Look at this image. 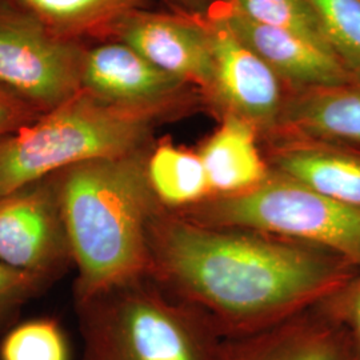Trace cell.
I'll list each match as a JSON object with an SVG mask.
<instances>
[{
  "mask_svg": "<svg viewBox=\"0 0 360 360\" xmlns=\"http://www.w3.org/2000/svg\"><path fill=\"white\" fill-rule=\"evenodd\" d=\"M101 37L127 44L158 68L198 89L202 96L211 87L214 60L202 15L135 8L116 19Z\"/></svg>",
  "mask_w": 360,
  "mask_h": 360,
  "instance_id": "30bf717a",
  "label": "cell"
},
{
  "mask_svg": "<svg viewBox=\"0 0 360 360\" xmlns=\"http://www.w3.org/2000/svg\"><path fill=\"white\" fill-rule=\"evenodd\" d=\"M87 46L56 34L37 16L0 0V89L39 114L82 92Z\"/></svg>",
  "mask_w": 360,
  "mask_h": 360,
  "instance_id": "8992f818",
  "label": "cell"
},
{
  "mask_svg": "<svg viewBox=\"0 0 360 360\" xmlns=\"http://www.w3.org/2000/svg\"><path fill=\"white\" fill-rule=\"evenodd\" d=\"M276 132L360 147V75L335 86L290 91Z\"/></svg>",
  "mask_w": 360,
  "mask_h": 360,
  "instance_id": "5bb4252c",
  "label": "cell"
},
{
  "mask_svg": "<svg viewBox=\"0 0 360 360\" xmlns=\"http://www.w3.org/2000/svg\"><path fill=\"white\" fill-rule=\"evenodd\" d=\"M316 307L343 328L355 360H360V270Z\"/></svg>",
  "mask_w": 360,
  "mask_h": 360,
  "instance_id": "7402d4cb",
  "label": "cell"
},
{
  "mask_svg": "<svg viewBox=\"0 0 360 360\" xmlns=\"http://www.w3.org/2000/svg\"><path fill=\"white\" fill-rule=\"evenodd\" d=\"M245 18L294 34L335 55L309 0H223ZM336 56V55H335Z\"/></svg>",
  "mask_w": 360,
  "mask_h": 360,
  "instance_id": "ac0fdd59",
  "label": "cell"
},
{
  "mask_svg": "<svg viewBox=\"0 0 360 360\" xmlns=\"http://www.w3.org/2000/svg\"><path fill=\"white\" fill-rule=\"evenodd\" d=\"M150 147L59 171L75 303L148 276V230L162 208L146 174Z\"/></svg>",
  "mask_w": 360,
  "mask_h": 360,
  "instance_id": "7a4b0ae2",
  "label": "cell"
},
{
  "mask_svg": "<svg viewBox=\"0 0 360 360\" xmlns=\"http://www.w3.org/2000/svg\"><path fill=\"white\" fill-rule=\"evenodd\" d=\"M79 360H217L223 338L148 276L75 303Z\"/></svg>",
  "mask_w": 360,
  "mask_h": 360,
  "instance_id": "3957f363",
  "label": "cell"
},
{
  "mask_svg": "<svg viewBox=\"0 0 360 360\" xmlns=\"http://www.w3.org/2000/svg\"><path fill=\"white\" fill-rule=\"evenodd\" d=\"M82 92L119 110L150 116L159 123L205 107L200 91L114 39L86 49Z\"/></svg>",
  "mask_w": 360,
  "mask_h": 360,
  "instance_id": "52a82bcc",
  "label": "cell"
},
{
  "mask_svg": "<svg viewBox=\"0 0 360 360\" xmlns=\"http://www.w3.org/2000/svg\"><path fill=\"white\" fill-rule=\"evenodd\" d=\"M211 7L232 32L282 79L290 91L335 86L352 77L335 55L304 39L254 22L232 10L223 0Z\"/></svg>",
  "mask_w": 360,
  "mask_h": 360,
  "instance_id": "7c38bea8",
  "label": "cell"
},
{
  "mask_svg": "<svg viewBox=\"0 0 360 360\" xmlns=\"http://www.w3.org/2000/svg\"><path fill=\"white\" fill-rule=\"evenodd\" d=\"M146 174L156 200L169 211L186 210L211 196L206 169L198 151L167 139L151 144Z\"/></svg>",
  "mask_w": 360,
  "mask_h": 360,
  "instance_id": "2e32d148",
  "label": "cell"
},
{
  "mask_svg": "<svg viewBox=\"0 0 360 360\" xmlns=\"http://www.w3.org/2000/svg\"><path fill=\"white\" fill-rule=\"evenodd\" d=\"M148 278L220 338L259 333L312 309L360 270L328 250L266 232L208 226L160 208Z\"/></svg>",
  "mask_w": 360,
  "mask_h": 360,
  "instance_id": "6da1fadb",
  "label": "cell"
},
{
  "mask_svg": "<svg viewBox=\"0 0 360 360\" xmlns=\"http://www.w3.org/2000/svg\"><path fill=\"white\" fill-rule=\"evenodd\" d=\"M172 3H175L176 6L183 7L186 10L184 13H190V15H199L198 11L202 10L207 4L208 0H169Z\"/></svg>",
  "mask_w": 360,
  "mask_h": 360,
  "instance_id": "cb8c5ba5",
  "label": "cell"
},
{
  "mask_svg": "<svg viewBox=\"0 0 360 360\" xmlns=\"http://www.w3.org/2000/svg\"><path fill=\"white\" fill-rule=\"evenodd\" d=\"M193 221L266 232L328 250L360 269V211L270 169L245 193L210 196L174 211Z\"/></svg>",
  "mask_w": 360,
  "mask_h": 360,
  "instance_id": "5b68a950",
  "label": "cell"
},
{
  "mask_svg": "<svg viewBox=\"0 0 360 360\" xmlns=\"http://www.w3.org/2000/svg\"><path fill=\"white\" fill-rule=\"evenodd\" d=\"M51 283L44 276L15 269L0 260V331L6 333L13 327L27 303Z\"/></svg>",
  "mask_w": 360,
  "mask_h": 360,
  "instance_id": "44dd1931",
  "label": "cell"
},
{
  "mask_svg": "<svg viewBox=\"0 0 360 360\" xmlns=\"http://www.w3.org/2000/svg\"><path fill=\"white\" fill-rule=\"evenodd\" d=\"M340 63L360 75V0H309Z\"/></svg>",
  "mask_w": 360,
  "mask_h": 360,
  "instance_id": "ffe728a7",
  "label": "cell"
},
{
  "mask_svg": "<svg viewBox=\"0 0 360 360\" xmlns=\"http://www.w3.org/2000/svg\"><path fill=\"white\" fill-rule=\"evenodd\" d=\"M59 35L82 39L102 35L122 15L139 8L143 0H13Z\"/></svg>",
  "mask_w": 360,
  "mask_h": 360,
  "instance_id": "e0dca14e",
  "label": "cell"
},
{
  "mask_svg": "<svg viewBox=\"0 0 360 360\" xmlns=\"http://www.w3.org/2000/svg\"><path fill=\"white\" fill-rule=\"evenodd\" d=\"M198 154L206 169L211 196L245 193L270 175L259 132L235 116H223Z\"/></svg>",
  "mask_w": 360,
  "mask_h": 360,
  "instance_id": "9a60e30c",
  "label": "cell"
},
{
  "mask_svg": "<svg viewBox=\"0 0 360 360\" xmlns=\"http://www.w3.org/2000/svg\"><path fill=\"white\" fill-rule=\"evenodd\" d=\"M158 124L80 92L0 138V195L87 160L141 151Z\"/></svg>",
  "mask_w": 360,
  "mask_h": 360,
  "instance_id": "277c9868",
  "label": "cell"
},
{
  "mask_svg": "<svg viewBox=\"0 0 360 360\" xmlns=\"http://www.w3.org/2000/svg\"><path fill=\"white\" fill-rule=\"evenodd\" d=\"M39 115L38 111L0 89V138L26 126Z\"/></svg>",
  "mask_w": 360,
  "mask_h": 360,
  "instance_id": "603a6c76",
  "label": "cell"
},
{
  "mask_svg": "<svg viewBox=\"0 0 360 360\" xmlns=\"http://www.w3.org/2000/svg\"><path fill=\"white\" fill-rule=\"evenodd\" d=\"M214 60V77L203 96L218 119L235 116L259 132L260 141L281 124L290 90L255 52L238 38L212 7L202 15Z\"/></svg>",
  "mask_w": 360,
  "mask_h": 360,
  "instance_id": "ba28073f",
  "label": "cell"
},
{
  "mask_svg": "<svg viewBox=\"0 0 360 360\" xmlns=\"http://www.w3.org/2000/svg\"><path fill=\"white\" fill-rule=\"evenodd\" d=\"M0 260L51 282L74 266L60 172L0 195Z\"/></svg>",
  "mask_w": 360,
  "mask_h": 360,
  "instance_id": "9c48e42d",
  "label": "cell"
},
{
  "mask_svg": "<svg viewBox=\"0 0 360 360\" xmlns=\"http://www.w3.org/2000/svg\"><path fill=\"white\" fill-rule=\"evenodd\" d=\"M260 143L270 169L360 211V147L285 132Z\"/></svg>",
  "mask_w": 360,
  "mask_h": 360,
  "instance_id": "8fae6325",
  "label": "cell"
},
{
  "mask_svg": "<svg viewBox=\"0 0 360 360\" xmlns=\"http://www.w3.org/2000/svg\"><path fill=\"white\" fill-rule=\"evenodd\" d=\"M217 360H355L347 335L316 306L259 333L224 338Z\"/></svg>",
  "mask_w": 360,
  "mask_h": 360,
  "instance_id": "4fadbf2b",
  "label": "cell"
},
{
  "mask_svg": "<svg viewBox=\"0 0 360 360\" xmlns=\"http://www.w3.org/2000/svg\"><path fill=\"white\" fill-rule=\"evenodd\" d=\"M0 360H70L62 326L52 318L15 323L0 340Z\"/></svg>",
  "mask_w": 360,
  "mask_h": 360,
  "instance_id": "d6986e66",
  "label": "cell"
}]
</instances>
